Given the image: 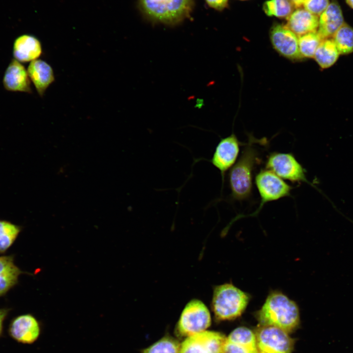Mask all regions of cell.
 Here are the masks:
<instances>
[{"instance_id":"11","label":"cell","mask_w":353,"mask_h":353,"mask_svg":"<svg viewBox=\"0 0 353 353\" xmlns=\"http://www.w3.org/2000/svg\"><path fill=\"white\" fill-rule=\"evenodd\" d=\"M240 143L234 134L222 139L216 147L211 162L221 174L223 181L227 171L236 163Z\"/></svg>"},{"instance_id":"28","label":"cell","mask_w":353,"mask_h":353,"mask_svg":"<svg viewBox=\"0 0 353 353\" xmlns=\"http://www.w3.org/2000/svg\"><path fill=\"white\" fill-rule=\"evenodd\" d=\"M10 311L9 308H0V337L2 334L3 322Z\"/></svg>"},{"instance_id":"2","label":"cell","mask_w":353,"mask_h":353,"mask_svg":"<svg viewBox=\"0 0 353 353\" xmlns=\"http://www.w3.org/2000/svg\"><path fill=\"white\" fill-rule=\"evenodd\" d=\"M254 140L251 138L242 151L237 162L228 174L230 198L242 201L250 197L252 189V174L259 161V152L253 146Z\"/></svg>"},{"instance_id":"21","label":"cell","mask_w":353,"mask_h":353,"mask_svg":"<svg viewBox=\"0 0 353 353\" xmlns=\"http://www.w3.org/2000/svg\"><path fill=\"white\" fill-rule=\"evenodd\" d=\"M331 38L340 54L346 55L353 52V27L346 22Z\"/></svg>"},{"instance_id":"9","label":"cell","mask_w":353,"mask_h":353,"mask_svg":"<svg viewBox=\"0 0 353 353\" xmlns=\"http://www.w3.org/2000/svg\"><path fill=\"white\" fill-rule=\"evenodd\" d=\"M226 338L221 332L204 330L185 338L180 353H222Z\"/></svg>"},{"instance_id":"3","label":"cell","mask_w":353,"mask_h":353,"mask_svg":"<svg viewBox=\"0 0 353 353\" xmlns=\"http://www.w3.org/2000/svg\"><path fill=\"white\" fill-rule=\"evenodd\" d=\"M250 297L231 283L216 286L211 306L219 321L231 320L240 316L246 308Z\"/></svg>"},{"instance_id":"5","label":"cell","mask_w":353,"mask_h":353,"mask_svg":"<svg viewBox=\"0 0 353 353\" xmlns=\"http://www.w3.org/2000/svg\"><path fill=\"white\" fill-rule=\"evenodd\" d=\"M211 324L210 312L199 300L190 301L184 307L176 326V334L187 337L205 330Z\"/></svg>"},{"instance_id":"10","label":"cell","mask_w":353,"mask_h":353,"mask_svg":"<svg viewBox=\"0 0 353 353\" xmlns=\"http://www.w3.org/2000/svg\"><path fill=\"white\" fill-rule=\"evenodd\" d=\"M270 40L275 50L282 56L293 61L302 60L298 36L285 25H275L271 28Z\"/></svg>"},{"instance_id":"19","label":"cell","mask_w":353,"mask_h":353,"mask_svg":"<svg viewBox=\"0 0 353 353\" xmlns=\"http://www.w3.org/2000/svg\"><path fill=\"white\" fill-rule=\"evenodd\" d=\"M23 273L15 264L13 255H0V297L17 284Z\"/></svg>"},{"instance_id":"7","label":"cell","mask_w":353,"mask_h":353,"mask_svg":"<svg viewBox=\"0 0 353 353\" xmlns=\"http://www.w3.org/2000/svg\"><path fill=\"white\" fill-rule=\"evenodd\" d=\"M255 334L258 353H291L293 350L294 339L279 328L261 326Z\"/></svg>"},{"instance_id":"17","label":"cell","mask_w":353,"mask_h":353,"mask_svg":"<svg viewBox=\"0 0 353 353\" xmlns=\"http://www.w3.org/2000/svg\"><path fill=\"white\" fill-rule=\"evenodd\" d=\"M13 56L19 62H26L37 59L42 53L41 45L35 37L24 34L15 40Z\"/></svg>"},{"instance_id":"18","label":"cell","mask_w":353,"mask_h":353,"mask_svg":"<svg viewBox=\"0 0 353 353\" xmlns=\"http://www.w3.org/2000/svg\"><path fill=\"white\" fill-rule=\"evenodd\" d=\"M27 73L39 95L42 97L47 88L54 81L53 70L50 65L40 59L32 61Z\"/></svg>"},{"instance_id":"22","label":"cell","mask_w":353,"mask_h":353,"mask_svg":"<svg viewBox=\"0 0 353 353\" xmlns=\"http://www.w3.org/2000/svg\"><path fill=\"white\" fill-rule=\"evenodd\" d=\"M22 227L9 221L0 220V253H4L13 245Z\"/></svg>"},{"instance_id":"26","label":"cell","mask_w":353,"mask_h":353,"mask_svg":"<svg viewBox=\"0 0 353 353\" xmlns=\"http://www.w3.org/2000/svg\"><path fill=\"white\" fill-rule=\"evenodd\" d=\"M329 3V0H305L303 5L304 9L319 17Z\"/></svg>"},{"instance_id":"6","label":"cell","mask_w":353,"mask_h":353,"mask_svg":"<svg viewBox=\"0 0 353 353\" xmlns=\"http://www.w3.org/2000/svg\"><path fill=\"white\" fill-rule=\"evenodd\" d=\"M255 182L260 197L258 209L250 216L257 215L265 203L290 195L293 187L271 171L261 169L256 175Z\"/></svg>"},{"instance_id":"29","label":"cell","mask_w":353,"mask_h":353,"mask_svg":"<svg viewBox=\"0 0 353 353\" xmlns=\"http://www.w3.org/2000/svg\"><path fill=\"white\" fill-rule=\"evenodd\" d=\"M293 4L294 7L296 8L300 7L303 5L305 0H289Z\"/></svg>"},{"instance_id":"1","label":"cell","mask_w":353,"mask_h":353,"mask_svg":"<svg viewBox=\"0 0 353 353\" xmlns=\"http://www.w3.org/2000/svg\"><path fill=\"white\" fill-rule=\"evenodd\" d=\"M260 326L279 328L288 333L294 331L300 323L297 304L278 291L272 292L256 313Z\"/></svg>"},{"instance_id":"23","label":"cell","mask_w":353,"mask_h":353,"mask_svg":"<svg viewBox=\"0 0 353 353\" xmlns=\"http://www.w3.org/2000/svg\"><path fill=\"white\" fill-rule=\"evenodd\" d=\"M323 40L317 31L299 36V50L303 58H314L315 52Z\"/></svg>"},{"instance_id":"25","label":"cell","mask_w":353,"mask_h":353,"mask_svg":"<svg viewBox=\"0 0 353 353\" xmlns=\"http://www.w3.org/2000/svg\"><path fill=\"white\" fill-rule=\"evenodd\" d=\"M180 344L171 337H164L149 347L142 353H180Z\"/></svg>"},{"instance_id":"20","label":"cell","mask_w":353,"mask_h":353,"mask_svg":"<svg viewBox=\"0 0 353 353\" xmlns=\"http://www.w3.org/2000/svg\"><path fill=\"white\" fill-rule=\"evenodd\" d=\"M340 55L332 38L323 39L318 46L314 58L323 69L332 66L337 60Z\"/></svg>"},{"instance_id":"30","label":"cell","mask_w":353,"mask_h":353,"mask_svg":"<svg viewBox=\"0 0 353 353\" xmlns=\"http://www.w3.org/2000/svg\"><path fill=\"white\" fill-rule=\"evenodd\" d=\"M345 1L349 6L353 9V0H345Z\"/></svg>"},{"instance_id":"16","label":"cell","mask_w":353,"mask_h":353,"mask_svg":"<svg viewBox=\"0 0 353 353\" xmlns=\"http://www.w3.org/2000/svg\"><path fill=\"white\" fill-rule=\"evenodd\" d=\"M318 25L319 17L305 9H298L287 18L285 26L299 37L317 31Z\"/></svg>"},{"instance_id":"15","label":"cell","mask_w":353,"mask_h":353,"mask_svg":"<svg viewBox=\"0 0 353 353\" xmlns=\"http://www.w3.org/2000/svg\"><path fill=\"white\" fill-rule=\"evenodd\" d=\"M27 72L19 61L13 59L6 68L3 79L5 89L10 91L31 93Z\"/></svg>"},{"instance_id":"4","label":"cell","mask_w":353,"mask_h":353,"mask_svg":"<svg viewBox=\"0 0 353 353\" xmlns=\"http://www.w3.org/2000/svg\"><path fill=\"white\" fill-rule=\"evenodd\" d=\"M142 10L151 20L175 25L188 17L194 0H139Z\"/></svg>"},{"instance_id":"13","label":"cell","mask_w":353,"mask_h":353,"mask_svg":"<svg viewBox=\"0 0 353 353\" xmlns=\"http://www.w3.org/2000/svg\"><path fill=\"white\" fill-rule=\"evenodd\" d=\"M222 353H258L255 334L246 327L235 328L226 338Z\"/></svg>"},{"instance_id":"24","label":"cell","mask_w":353,"mask_h":353,"mask_svg":"<svg viewBox=\"0 0 353 353\" xmlns=\"http://www.w3.org/2000/svg\"><path fill=\"white\" fill-rule=\"evenodd\" d=\"M294 7L289 0H269L263 5L267 15L278 18H287L293 12Z\"/></svg>"},{"instance_id":"14","label":"cell","mask_w":353,"mask_h":353,"mask_svg":"<svg viewBox=\"0 0 353 353\" xmlns=\"http://www.w3.org/2000/svg\"><path fill=\"white\" fill-rule=\"evenodd\" d=\"M345 22L340 6L336 0H332L319 17L317 31L323 39L331 38Z\"/></svg>"},{"instance_id":"8","label":"cell","mask_w":353,"mask_h":353,"mask_svg":"<svg viewBox=\"0 0 353 353\" xmlns=\"http://www.w3.org/2000/svg\"><path fill=\"white\" fill-rule=\"evenodd\" d=\"M266 169L293 182H308L304 169L291 153L272 152L267 158Z\"/></svg>"},{"instance_id":"27","label":"cell","mask_w":353,"mask_h":353,"mask_svg":"<svg viewBox=\"0 0 353 353\" xmlns=\"http://www.w3.org/2000/svg\"><path fill=\"white\" fill-rule=\"evenodd\" d=\"M211 7L222 10L227 6L228 0H205Z\"/></svg>"},{"instance_id":"12","label":"cell","mask_w":353,"mask_h":353,"mask_svg":"<svg viewBox=\"0 0 353 353\" xmlns=\"http://www.w3.org/2000/svg\"><path fill=\"white\" fill-rule=\"evenodd\" d=\"M8 331L9 336L16 342L31 344L38 339L41 328L34 316L30 314H25L11 320Z\"/></svg>"}]
</instances>
